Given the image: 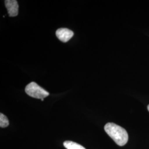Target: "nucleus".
<instances>
[{
  "instance_id": "3",
  "label": "nucleus",
  "mask_w": 149,
  "mask_h": 149,
  "mask_svg": "<svg viewBox=\"0 0 149 149\" xmlns=\"http://www.w3.org/2000/svg\"><path fill=\"white\" fill-rule=\"evenodd\" d=\"M74 35V32L68 28H59L56 32V37L60 41L64 43L68 42Z\"/></svg>"
},
{
  "instance_id": "2",
  "label": "nucleus",
  "mask_w": 149,
  "mask_h": 149,
  "mask_svg": "<svg viewBox=\"0 0 149 149\" xmlns=\"http://www.w3.org/2000/svg\"><path fill=\"white\" fill-rule=\"evenodd\" d=\"M25 91L28 96L38 99L42 100L49 95L48 91L43 89L34 82H32L27 85Z\"/></svg>"
},
{
  "instance_id": "5",
  "label": "nucleus",
  "mask_w": 149,
  "mask_h": 149,
  "mask_svg": "<svg viewBox=\"0 0 149 149\" xmlns=\"http://www.w3.org/2000/svg\"><path fill=\"white\" fill-rule=\"evenodd\" d=\"M64 146L67 149H86L82 145L71 141H65Z\"/></svg>"
},
{
  "instance_id": "8",
  "label": "nucleus",
  "mask_w": 149,
  "mask_h": 149,
  "mask_svg": "<svg viewBox=\"0 0 149 149\" xmlns=\"http://www.w3.org/2000/svg\"><path fill=\"white\" fill-rule=\"evenodd\" d=\"M42 100V101H44V99H42V100Z\"/></svg>"
},
{
  "instance_id": "4",
  "label": "nucleus",
  "mask_w": 149,
  "mask_h": 149,
  "mask_svg": "<svg viewBox=\"0 0 149 149\" xmlns=\"http://www.w3.org/2000/svg\"><path fill=\"white\" fill-rule=\"evenodd\" d=\"M5 6L10 17H16L18 14L19 6L16 0H6Z\"/></svg>"
},
{
  "instance_id": "1",
  "label": "nucleus",
  "mask_w": 149,
  "mask_h": 149,
  "mask_svg": "<svg viewBox=\"0 0 149 149\" xmlns=\"http://www.w3.org/2000/svg\"><path fill=\"white\" fill-rule=\"evenodd\" d=\"M107 134L118 145L122 146L127 143L128 134L125 129L113 123H108L104 126Z\"/></svg>"
},
{
  "instance_id": "6",
  "label": "nucleus",
  "mask_w": 149,
  "mask_h": 149,
  "mask_svg": "<svg viewBox=\"0 0 149 149\" xmlns=\"http://www.w3.org/2000/svg\"><path fill=\"white\" fill-rule=\"evenodd\" d=\"M9 125V120L3 114H0V127L1 128H6Z\"/></svg>"
},
{
  "instance_id": "7",
  "label": "nucleus",
  "mask_w": 149,
  "mask_h": 149,
  "mask_svg": "<svg viewBox=\"0 0 149 149\" xmlns=\"http://www.w3.org/2000/svg\"><path fill=\"white\" fill-rule=\"evenodd\" d=\"M148 111H149V104L148 105Z\"/></svg>"
}]
</instances>
